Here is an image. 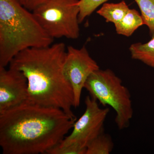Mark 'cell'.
Returning <instances> with one entry per match:
<instances>
[{"mask_svg":"<svg viewBox=\"0 0 154 154\" xmlns=\"http://www.w3.org/2000/svg\"><path fill=\"white\" fill-rule=\"evenodd\" d=\"M66 52L63 42L28 48L13 58L9 68L22 72L27 78V102L60 108L76 119L72 110L73 91L64 72Z\"/></svg>","mask_w":154,"mask_h":154,"instance_id":"2","label":"cell"},{"mask_svg":"<svg viewBox=\"0 0 154 154\" xmlns=\"http://www.w3.org/2000/svg\"><path fill=\"white\" fill-rule=\"evenodd\" d=\"M129 9L126 2L122 1L118 3H104L97 13L105 19L106 22L115 25L123 19Z\"/></svg>","mask_w":154,"mask_h":154,"instance_id":"11","label":"cell"},{"mask_svg":"<svg viewBox=\"0 0 154 154\" xmlns=\"http://www.w3.org/2000/svg\"><path fill=\"white\" fill-rule=\"evenodd\" d=\"M108 0H79L80 12L79 16V23H81L91 15L99 6Z\"/></svg>","mask_w":154,"mask_h":154,"instance_id":"14","label":"cell"},{"mask_svg":"<svg viewBox=\"0 0 154 154\" xmlns=\"http://www.w3.org/2000/svg\"><path fill=\"white\" fill-rule=\"evenodd\" d=\"M76 121L60 108L26 101L0 113L3 154H46L62 141Z\"/></svg>","mask_w":154,"mask_h":154,"instance_id":"1","label":"cell"},{"mask_svg":"<svg viewBox=\"0 0 154 154\" xmlns=\"http://www.w3.org/2000/svg\"><path fill=\"white\" fill-rule=\"evenodd\" d=\"M86 149L71 145L60 147L58 145L48 150L47 154H86Z\"/></svg>","mask_w":154,"mask_h":154,"instance_id":"15","label":"cell"},{"mask_svg":"<svg viewBox=\"0 0 154 154\" xmlns=\"http://www.w3.org/2000/svg\"><path fill=\"white\" fill-rule=\"evenodd\" d=\"M28 82L22 72L0 67V113L27 101Z\"/></svg>","mask_w":154,"mask_h":154,"instance_id":"8","label":"cell"},{"mask_svg":"<svg viewBox=\"0 0 154 154\" xmlns=\"http://www.w3.org/2000/svg\"><path fill=\"white\" fill-rule=\"evenodd\" d=\"M79 0H48L33 11L51 38L77 39L80 35Z\"/></svg>","mask_w":154,"mask_h":154,"instance_id":"5","label":"cell"},{"mask_svg":"<svg viewBox=\"0 0 154 154\" xmlns=\"http://www.w3.org/2000/svg\"><path fill=\"white\" fill-rule=\"evenodd\" d=\"M23 7L28 11L33 12L34 10L46 2L48 0H17Z\"/></svg>","mask_w":154,"mask_h":154,"instance_id":"16","label":"cell"},{"mask_svg":"<svg viewBox=\"0 0 154 154\" xmlns=\"http://www.w3.org/2000/svg\"><path fill=\"white\" fill-rule=\"evenodd\" d=\"M145 43H136L129 48L131 57L154 68V34Z\"/></svg>","mask_w":154,"mask_h":154,"instance_id":"10","label":"cell"},{"mask_svg":"<svg viewBox=\"0 0 154 154\" xmlns=\"http://www.w3.org/2000/svg\"><path fill=\"white\" fill-rule=\"evenodd\" d=\"M113 147L111 137L103 132L89 144L86 148V154H109Z\"/></svg>","mask_w":154,"mask_h":154,"instance_id":"12","label":"cell"},{"mask_svg":"<svg viewBox=\"0 0 154 154\" xmlns=\"http://www.w3.org/2000/svg\"><path fill=\"white\" fill-rule=\"evenodd\" d=\"M144 25L141 15L136 10L130 9L123 19L114 25L116 33L128 37L138 28Z\"/></svg>","mask_w":154,"mask_h":154,"instance_id":"9","label":"cell"},{"mask_svg":"<svg viewBox=\"0 0 154 154\" xmlns=\"http://www.w3.org/2000/svg\"><path fill=\"white\" fill-rule=\"evenodd\" d=\"M84 88L103 106L113 108L119 129L129 126L134 114L131 95L121 79L111 70L99 69L94 72L88 77Z\"/></svg>","mask_w":154,"mask_h":154,"instance_id":"4","label":"cell"},{"mask_svg":"<svg viewBox=\"0 0 154 154\" xmlns=\"http://www.w3.org/2000/svg\"><path fill=\"white\" fill-rule=\"evenodd\" d=\"M140 9L144 25L154 34V0H134Z\"/></svg>","mask_w":154,"mask_h":154,"instance_id":"13","label":"cell"},{"mask_svg":"<svg viewBox=\"0 0 154 154\" xmlns=\"http://www.w3.org/2000/svg\"><path fill=\"white\" fill-rule=\"evenodd\" d=\"M100 69L84 46L76 48L68 46L64 63V72L70 83L74 94V107L79 106L82 91L88 77Z\"/></svg>","mask_w":154,"mask_h":154,"instance_id":"7","label":"cell"},{"mask_svg":"<svg viewBox=\"0 0 154 154\" xmlns=\"http://www.w3.org/2000/svg\"><path fill=\"white\" fill-rule=\"evenodd\" d=\"M54 39L17 0H0V67L22 51L47 47Z\"/></svg>","mask_w":154,"mask_h":154,"instance_id":"3","label":"cell"},{"mask_svg":"<svg viewBox=\"0 0 154 154\" xmlns=\"http://www.w3.org/2000/svg\"><path fill=\"white\" fill-rule=\"evenodd\" d=\"M98 102L90 96L86 97L85 112L75 122L70 134L65 137L58 146L73 145L86 149L92 141L104 132V122L110 109L101 108Z\"/></svg>","mask_w":154,"mask_h":154,"instance_id":"6","label":"cell"}]
</instances>
